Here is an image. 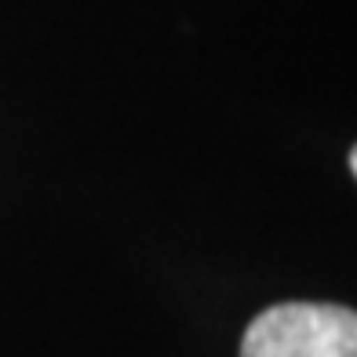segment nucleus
<instances>
[{
	"label": "nucleus",
	"mask_w": 357,
	"mask_h": 357,
	"mask_svg": "<svg viewBox=\"0 0 357 357\" xmlns=\"http://www.w3.org/2000/svg\"><path fill=\"white\" fill-rule=\"evenodd\" d=\"M241 357H357V314L335 303H278L248 324Z\"/></svg>",
	"instance_id": "nucleus-1"
}]
</instances>
